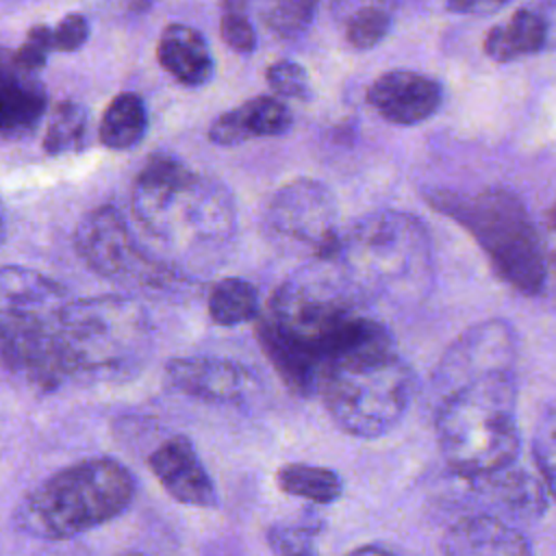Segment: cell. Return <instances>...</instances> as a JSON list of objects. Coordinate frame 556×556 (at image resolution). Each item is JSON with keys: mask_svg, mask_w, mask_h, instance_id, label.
I'll return each instance as SVG.
<instances>
[{"mask_svg": "<svg viewBox=\"0 0 556 556\" xmlns=\"http://www.w3.org/2000/svg\"><path fill=\"white\" fill-rule=\"evenodd\" d=\"M265 80L267 85L280 96V98H291V100H308L311 98V80L306 70L289 59L274 61L265 70Z\"/></svg>", "mask_w": 556, "mask_h": 556, "instance_id": "28", "label": "cell"}, {"mask_svg": "<svg viewBox=\"0 0 556 556\" xmlns=\"http://www.w3.org/2000/svg\"><path fill=\"white\" fill-rule=\"evenodd\" d=\"M478 491L486 493L508 513L519 517H539L547 504V489L541 478L519 471L515 465H508L495 473L469 480Z\"/></svg>", "mask_w": 556, "mask_h": 556, "instance_id": "20", "label": "cell"}, {"mask_svg": "<svg viewBox=\"0 0 556 556\" xmlns=\"http://www.w3.org/2000/svg\"><path fill=\"white\" fill-rule=\"evenodd\" d=\"M130 211L141 230L169 250L222 248L237 226L230 193L165 154L152 156L137 174Z\"/></svg>", "mask_w": 556, "mask_h": 556, "instance_id": "4", "label": "cell"}, {"mask_svg": "<svg viewBox=\"0 0 556 556\" xmlns=\"http://www.w3.org/2000/svg\"><path fill=\"white\" fill-rule=\"evenodd\" d=\"M148 130V111L141 96L132 91L117 93L104 109L98 126L102 146L111 150L135 148Z\"/></svg>", "mask_w": 556, "mask_h": 556, "instance_id": "21", "label": "cell"}, {"mask_svg": "<svg viewBox=\"0 0 556 556\" xmlns=\"http://www.w3.org/2000/svg\"><path fill=\"white\" fill-rule=\"evenodd\" d=\"M87 37H89V22L80 13H67L52 28L54 48L61 50V52L78 50L87 41Z\"/></svg>", "mask_w": 556, "mask_h": 556, "instance_id": "33", "label": "cell"}, {"mask_svg": "<svg viewBox=\"0 0 556 556\" xmlns=\"http://www.w3.org/2000/svg\"><path fill=\"white\" fill-rule=\"evenodd\" d=\"M345 556H395L393 552H389L387 547H378V545H361L356 549H352Z\"/></svg>", "mask_w": 556, "mask_h": 556, "instance_id": "36", "label": "cell"}, {"mask_svg": "<svg viewBox=\"0 0 556 556\" xmlns=\"http://www.w3.org/2000/svg\"><path fill=\"white\" fill-rule=\"evenodd\" d=\"M263 226L276 248L315 263L328 261L341 239L337 200L324 182L313 178H295L274 191Z\"/></svg>", "mask_w": 556, "mask_h": 556, "instance_id": "11", "label": "cell"}, {"mask_svg": "<svg viewBox=\"0 0 556 556\" xmlns=\"http://www.w3.org/2000/svg\"><path fill=\"white\" fill-rule=\"evenodd\" d=\"M549 39L547 20L534 9H517L504 22L489 28L484 52L497 63H513L539 54Z\"/></svg>", "mask_w": 556, "mask_h": 556, "instance_id": "19", "label": "cell"}, {"mask_svg": "<svg viewBox=\"0 0 556 556\" xmlns=\"http://www.w3.org/2000/svg\"><path fill=\"white\" fill-rule=\"evenodd\" d=\"M315 395L345 434L378 439L404 419L415 395V374L389 339L326 365Z\"/></svg>", "mask_w": 556, "mask_h": 556, "instance_id": "7", "label": "cell"}, {"mask_svg": "<svg viewBox=\"0 0 556 556\" xmlns=\"http://www.w3.org/2000/svg\"><path fill=\"white\" fill-rule=\"evenodd\" d=\"M208 139H211V143L224 146V148H232V146H239V143L252 139L245 128L239 106H235L213 119V124L208 128Z\"/></svg>", "mask_w": 556, "mask_h": 556, "instance_id": "32", "label": "cell"}, {"mask_svg": "<svg viewBox=\"0 0 556 556\" xmlns=\"http://www.w3.org/2000/svg\"><path fill=\"white\" fill-rule=\"evenodd\" d=\"M545 250H547V258L552 261L554 269H556V202L547 215V243H545Z\"/></svg>", "mask_w": 556, "mask_h": 556, "instance_id": "35", "label": "cell"}, {"mask_svg": "<svg viewBox=\"0 0 556 556\" xmlns=\"http://www.w3.org/2000/svg\"><path fill=\"white\" fill-rule=\"evenodd\" d=\"M152 348L146 308L126 295L74 298L70 319V378L124 380L141 369Z\"/></svg>", "mask_w": 556, "mask_h": 556, "instance_id": "9", "label": "cell"}, {"mask_svg": "<svg viewBox=\"0 0 556 556\" xmlns=\"http://www.w3.org/2000/svg\"><path fill=\"white\" fill-rule=\"evenodd\" d=\"M517 371V334L506 319H484L465 328L441 354L432 371L434 400L460 384L493 374Z\"/></svg>", "mask_w": 556, "mask_h": 556, "instance_id": "12", "label": "cell"}, {"mask_svg": "<svg viewBox=\"0 0 556 556\" xmlns=\"http://www.w3.org/2000/svg\"><path fill=\"white\" fill-rule=\"evenodd\" d=\"M74 295L54 278L24 265L0 267V365L48 393L70 378Z\"/></svg>", "mask_w": 556, "mask_h": 556, "instance_id": "2", "label": "cell"}, {"mask_svg": "<svg viewBox=\"0 0 556 556\" xmlns=\"http://www.w3.org/2000/svg\"><path fill=\"white\" fill-rule=\"evenodd\" d=\"M517 371L460 384L434 400V432L445 465L476 480L515 465L521 447L517 426Z\"/></svg>", "mask_w": 556, "mask_h": 556, "instance_id": "5", "label": "cell"}, {"mask_svg": "<svg viewBox=\"0 0 556 556\" xmlns=\"http://www.w3.org/2000/svg\"><path fill=\"white\" fill-rule=\"evenodd\" d=\"M510 2L513 0H445L447 9L458 15H491Z\"/></svg>", "mask_w": 556, "mask_h": 556, "instance_id": "34", "label": "cell"}, {"mask_svg": "<svg viewBox=\"0 0 556 556\" xmlns=\"http://www.w3.org/2000/svg\"><path fill=\"white\" fill-rule=\"evenodd\" d=\"M148 467L169 497L193 508H215V484L185 434H174L156 445L148 456Z\"/></svg>", "mask_w": 556, "mask_h": 556, "instance_id": "13", "label": "cell"}, {"mask_svg": "<svg viewBox=\"0 0 556 556\" xmlns=\"http://www.w3.org/2000/svg\"><path fill=\"white\" fill-rule=\"evenodd\" d=\"M54 48V39H52V28L46 26V24H35L24 43L13 52V59L15 63L22 67V70H28V72H37L46 65L48 61V52Z\"/></svg>", "mask_w": 556, "mask_h": 556, "instance_id": "31", "label": "cell"}, {"mask_svg": "<svg viewBox=\"0 0 556 556\" xmlns=\"http://www.w3.org/2000/svg\"><path fill=\"white\" fill-rule=\"evenodd\" d=\"M206 311L213 324L226 328L254 321L261 315L258 291L252 282L243 278H222L213 285L206 298Z\"/></svg>", "mask_w": 556, "mask_h": 556, "instance_id": "23", "label": "cell"}, {"mask_svg": "<svg viewBox=\"0 0 556 556\" xmlns=\"http://www.w3.org/2000/svg\"><path fill=\"white\" fill-rule=\"evenodd\" d=\"M391 30V15L378 4L356 9L345 22V39L354 50L376 48Z\"/></svg>", "mask_w": 556, "mask_h": 556, "instance_id": "27", "label": "cell"}, {"mask_svg": "<svg viewBox=\"0 0 556 556\" xmlns=\"http://www.w3.org/2000/svg\"><path fill=\"white\" fill-rule=\"evenodd\" d=\"M46 111V89L35 72L22 70L0 50V135L17 137L37 126Z\"/></svg>", "mask_w": 556, "mask_h": 556, "instance_id": "17", "label": "cell"}, {"mask_svg": "<svg viewBox=\"0 0 556 556\" xmlns=\"http://www.w3.org/2000/svg\"><path fill=\"white\" fill-rule=\"evenodd\" d=\"M317 0H274L269 11L271 26L282 35L302 33L315 15Z\"/></svg>", "mask_w": 556, "mask_h": 556, "instance_id": "29", "label": "cell"}, {"mask_svg": "<svg viewBox=\"0 0 556 556\" xmlns=\"http://www.w3.org/2000/svg\"><path fill=\"white\" fill-rule=\"evenodd\" d=\"M250 137H280L291 128L293 113L276 96H254L239 104Z\"/></svg>", "mask_w": 556, "mask_h": 556, "instance_id": "25", "label": "cell"}, {"mask_svg": "<svg viewBox=\"0 0 556 556\" xmlns=\"http://www.w3.org/2000/svg\"><path fill=\"white\" fill-rule=\"evenodd\" d=\"M532 456L547 495L556 500V402L547 404L532 432Z\"/></svg>", "mask_w": 556, "mask_h": 556, "instance_id": "26", "label": "cell"}, {"mask_svg": "<svg viewBox=\"0 0 556 556\" xmlns=\"http://www.w3.org/2000/svg\"><path fill=\"white\" fill-rule=\"evenodd\" d=\"M276 484L282 493L315 506H328L343 493V480L334 469L311 463H285L276 471Z\"/></svg>", "mask_w": 556, "mask_h": 556, "instance_id": "22", "label": "cell"}, {"mask_svg": "<svg viewBox=\"0 0 556 556\" xmlns=\"http://www.w3.org/2000/svg\"><path fill=\"white\" fill-rule=\"evenodd\" d=\"M135 478L109 456L76 460L30 489L15 508L22 532L67 541L117 519L135 500Z\"/></svg>", "mask_w": 556, "mask_h": 556, "instance_id": "6", "label": "cell"}, {"mask_svg": "<svg viewBox=\"0 0 556 556\" xmlns=\"http://www.w3.org/2000/svg\"><path fill=\"white\" fill-rule=\"evenodd\" d=\"M258 343L280 380L315 395L332 361L393 339L367 302L326 261L287 278L258 315Z\"/></svg>", "mask_w": 556, "mask_h": 556, "instance_id": "1", "label": "cell"}, {"mask_svg": "<svg viewBox=\"0 0 556 556\" xmlns=\"http://www.w3.org/2000/svg\"><path fill=\"white\" fill-rule=\"evenodd\" d=\"M167 382L182 395L208 404H235L252 389L250 371L230 358L180 356L165 367Z\"/></svg>", "mask_w": 556, "mask_h": 556, "instance_id": "15", "label": "cell"}, {"mask_svg": "<svg viewBox=\"0 0 556 556\" xmlns=\"http://www.w3.org/2000/svg\"><path fill=\"white\" fill-rule=\"evenodd\" d=\"M87 122L89 115L83 104L72 100L54 104V109L48 115L41 148L48 154H65L80 150L87 137Z\"/></svg>", "mask_w": 556, "mask_h": 556, "instance_id": "24", "label": "cell"}, {"mask_svg": "<svg viewBox=\"0 0 556 556\" xmlns=\"http://www.w3.org/2000/svg\"><path fill=\"white\" fill-rule=\"evenodd\" d=\"M365 300L419 302L434 280L432 241L426 224L406 211L382 208L341 230L326 261Z\"/></svg>", "mask_w": 556, "mask_h": 556, "instance_id": "3", "label": "cell"}, {"mask_svg": "<svg viewBox=\"0 0 556 556\" xmlns=\"http://www.w3.org/2000/svg\"><path fill=\"white\" fill-rule=\"evenodd\" d=\"M219 35L224 43L235 52L250 54L256 50V33L243 9L230 7L224 11L219 20Z\"/></svg>", "mask_w": 556, "mask_h": 556, "instance_id": "30", "label": "cell"}, {"mask_svg": "<svg viewBox=\"0 0 556 556\" xmlns=\"http://www.w3.org/2000/svg\"><path fill=\"white\" fill-rule=\"evenodd\" d=\"M2 232H4V217H2V208H0V239H2Z\"/></svg>", "mask_w": 556, "mask_h": 556, "instance_id": "37", "label": "cell"}, {"mask_svg": "<svg viewBox=\"0 0 556 556\" xmlns=\"http://www.w3.org/2000/svg\"><path fill=\"white\" fill-rule=\"evenodd\" d=\"M74 250L98 276L124 285L165 289L180 278L176 267L148 254L126 217L111 204L96 206L76 226Z\"/></svg>", "mask_w": 556, "mask_h": 556, "instance_id": "10", "label": "cell"}, {"mask_svg": "<svg viewBox=\"0 0 556 556\" xmlns=\"http://www.w3.org/2000/svg\"><path fill=\"white\" fill-rule=\"evenodd\" d=\"M443 556H532L521 530L500 515L476 513L456 519L441 539Z\"/></svg>", "mask_w": 556, "mask_h": 556, "instance_id": "16", "label": "cell"}, {"mask_svg": "<svg viewBox=\"0 0 556 556\" xmlns=\"http://www.w3.org/2000/svg\"><path fill=\"white\" fill-rule=\"evenodd\" d=\"M159 65L180 85L202 87L213 78L215 61L204 35L187 24L172 22L156 41Z\"/></svg>", "mask_w": 556, "mask_h": 556, "instance_id": "18", "label": "cell"}, {"mask_svg": "<svg viewBox=\"0 0 556 556\" xmlns=\"http://www.w3.org/2000/svg\"><path fill=\"white\" fill-rule=\"evenodd\" d=\"M289 556H308V554H304V552H300V554H289Z\"/></svg>", "mask_w": 556, "mask_h": 556, "instance_id": "38", "label": "cell"}, {"mask_svg": "<svg viewBox=\"0 0 556 556\" xmlns=\"http://www.w3.org/2000/svg\"><path fill=\"white\" fill-rule=\"evenodd\" d=\"M432 204L454 217L480 245L493 271L515 291L539 295L547 282V250L510 189L491 187L476 195H434Z\"/></svg>", "mask_w": 556, "mask_h": 556, "instance_id": "8", "label": "cell"}, {"mask_svg": "<svg viewBox=\"0 0 556 556\" xmlns=\"http://www.w3.org/2000/svg\"><path fill=\"white\" fill-rule=\"evenodd\" d=\"M124 556H146V554H137V552H135V554H124Z\"/></svg>", "mask_w": 556, "mask_h": 556, "instance_id": "39", "label": "cell"}, {"mask_svg": "<svg viewBox=\"0 0 556 556\" xmlns=\"http://www.w3.org/2000/svg\"><path fill=\"white\" fill-rule=\"evenodd\" d=\"M369 106L389 124L415 126L432 117L441 102V85L413 70H389L367 89Z\"/></svg>", "mask_w": 556, "mask_h": 556, "instance_id": "14", "label": "cell"}]
</instances>
